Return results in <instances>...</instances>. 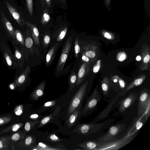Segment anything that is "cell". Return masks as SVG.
<instances>
[{
    "label": "cell",
    "mask_w": 150,
    "mask_h": 150,
    "mask_svg": "<svg viewBox=\"0 0 150 150\" xmlns=\"http://www.w3.org/2000/svg\"><path fill=\"white\" fill-rule=\"evenodd\" d=\"M115 120L111 118L101 122L83 124L78 125V129L82 134L88 135L95 134L104 129L110 125Z\"/></svg>",
    "instance_id": "cell-1"
},
{
    "label": "cell",
    "mask_w": 150,
    "mask_h": 150,
    "mask_svg": "<svg viewBox=\"0 0 150 150\" xmlns=\"http://www.w3.org/2000/svg\"><path fill=\"white\" fill-rule=\"evenodd\" d=\"M0 49L1 52L3 61L9 69H15L18 66L15 56L5 38L0 37Z\"/></svg>",
    "instance_id": "cell-2"
},
{
    "label": "cell",
    "mask_w": 150,
    "mask_h": 150,
    "mask_svg": "<svg viewBox=\"0 0 150 150\" xmlns=\"http://www.w3.org/2000/svg\"><path fill=\"white\" fill-rule=\"evenodd\" d=\"M134 135H125L121 139H114L103 142H99L100 144L97 150H116L125 146L134 138Z\"/></svg>",
    "instance_id": "cell-3"
},
{
    "label": "cell",
    "mask_w": 150,
    "mask_h": 150,
    "mask_svg": "<svg viewBox=\"0 0 150 150\" xmlns=\"http://www.w3.org/2000/svg\"><path fill=\"white\" fill-rule=\"evenodd\" d=\"M102 99L98 85H97L92 93L87 98L83 109L82 114L86 113L87 115H89L97 110V104Z\"/></svg>",
    "instance_id": "cell-4"
},
{
    "label": "cell",
    "mask_w": 150,
    "mask_h": 150,
    "mask_svg": "<svg viewBox=\"0 0 150 150\" xmlns=\"http://www.w3.org/2000/svg\"><path fill=\"white\" fill-rule=\"evenodd\" d=\"M88 81L83 83L72 97L68 109V116H69L76 110L81 107L85 96Z\"/></svg>",
    "instance_id": "cell-5"
},
{
    "label": "cell",
    "mask_w": 150,
    "mask_h": 150,
    "mask_svg": "<svg viewBox=\"0 0 150 150\" xmlns=\"http://www.w3.org/2000/svg\"><path fill=\"white\" fill-rule=\"evenodd\" d=\"M125 124H117L112 125L105 134L96 140L99 142H103L116 139V137L122 133L125 129Z\"/></svg>",
    "instance_id": "cell-6"
},
{
    "label": "cell",
    "mask_w": 150,
    "mask_h": 150,
    "mask_svg": "<svg viewBox=\"0 0 150 150\" xmlns=\"http://www.w3.org/2000/svg\"><path fill=\"white\" fill-rule=\"evenodd\" d=\"M72 44V38H69L64 44L60 57L57 63L56 71L61 72L65 65Z\"/></svg>",
    "instance_id": "cell-7"
},
{
    "label": "cell",
    "mask_w": 150,
    "mask_h": 150,
    "mask_svg": "<svg viewBox=\"0 0 150 150\" xmlns=\"http://www.w3.org/2000/svg\"><path fill=\"white\" fill-rule=\"evenodd\" d=\"M137 115L138 117L144 113L148 103L150 102V91L146 88L142 89L138 95Z\"/></svg>",
    "instance_id": "cell-8"
},
{
    "label": "cell",
    "mask_w": 150,
    "mask_h": 150,
    "mask_svg": "<svg viewBox=\"0 0 150 150\" xmlns=\"http://www.w3.org/2000/svg\"><path fill=\"white\" fill-rule=\"evenodd\" d=\"M138 95L137 93H130L119 102V107L117 114L121 113L131 107L138 99Z\"/></svg>",
    "instance_id": "cell-9"
},
{
    "label": "cell",
    "mask_w": 150,
    "mask_h": 150,
    "mask_svg": "<svg viewBox=\"0 0 150 150\" xmlns=\"http://www.w3.org/2000/svg\"><path fill=\"white\" fill-rule=\"evenodd\" d=\"M141 59L139 65V69L141 71L149 70L150 54L149 49L148 45L145 46L142 48L141 53Z\"/></svg>",
    "instance_id": "cell-10"
},
{
    "label": "cell",
    "mask_w": 150,
    "mask_h": 150,
    "mask_svg": "<svg viewBox=\"0 0 150 150\" xmlns=\"http://www.w3.org/2000/svg\"><path fill=\"white\" fill-rule=\"evenodd\" d=\"M14 52V55L18 66L21 68L23 65L24 59L25 58L24 53V48L11 41Z\"/></svg>",
    "instance_id": "cell-11"
},
{
    "label": "cell",
    "mask_w": 150,
    "mask_h": 150,
    "mask_svg": "<svg viewBox=\"0 0 150 150\" xmlns=\"http://www.w3.org/2000/svg\"><path fill=\"white\" fill-rule=\"evenodd\" d=\"M11 14L18 24L21 27L25 24V21L22 14L16 8L8 2H5Z\"/></svg>",
    "instance_id": "cell-12"
},
{
    "label": "cell",
    "mask_w": 150,
    "mask_h": 150,
    "mask_svg": "<svg viewBox=\"0 0 150 150\" xmlns=\"http://www.w3.org/2000/svg\"><path fill=\"white\" fill-rule=\"evenodd\" d=\"M1 21L6 30L7 36L11 40V41L15 42V29L8 19L4 13H1Z\"/></svg>",
    "instance_id": "cell-13"
},
{
    "label": "cell",
    "mask_w": 150,
    "mask_h": 150,
    "mask_svg": "<svg viewBox=\"0 0 150 150\" xmlns=\"http://www.w3.org/2000/svg\"><path fill=\"white\" fill-rule=\"evenodd\" d=\"M90 62H84L81 65L79 70L75 85L81 84L86 78L89 71Z\"/></svg>",
    "instance_id": "cell-14"
},
{
    "label": "cell",
    "mask_w": 150,
    "mask_h": 150,
    "mask_svg": "<svg viewBox=\"0 0 150 150\" xmlns=\"http://www.w3.org/2000/svg\"><path fill=\"white\" fill-rule=\"evenodd\" d=\"M146 75L144 74L139 76L134 79L127 87L119 92L117 96H122L125 95L127 92L134 87L141 85L146 78Z\"/></svg>",
    "instance_id": "cell-15"
},
{
    "label": "cell",
    "mask_w": 150,
    "mask_h": 150,
    "mask_svg": "<svg viewBox=\"0 0 150 150\" xmlns=\"http://www.w3.org/2000/svg\"><path fill=\"white\" fill-rule=\"evenodd\" d=\"M133 120L132 126L130 127L128 133L126 135H133L134 134L139 130L146 122L144 117L142 115L140 117L138 116Z\"/></svg>",
    "instance_id": "cell-16"
},
{
    "label": "cell",
    "mask_w": 150,
    "mask_h": 150,
    "mask_svg": "<svg viewBox=\"0 0 150 150\" xmlns=\"http://www.w3.org/2000/svg\"><path fill=\"white\" fill-rule=\"evenodd\" d=\"M117 99V97H116L110 103L103 111L100 112L92 121V123H96L105 119L108 117L109 114L112 109L114 104Z\"/></svg>",
    "instance_id": "cell-17"
},
{
    "label": "cell",
    "mask_w": 150,
    "mask_h": 150,
    "mask_svg": "<svg viewBox=\"0 0 150 150\" xmlns=\"http://www.w3.org/2000/svg\"><path fill=\"white\" fill-rule=\"evenodd\" d=\"M97 48L96 46L89 44L84 48L82 54L90 58L91 59V62H93L97 58Z\"/></svg>",
    "instance_id": "cell-18"
},
{
    "label": "cell",
    "mask_w": 150,
    "mask_h": 150,
    "mask_svg": "<svg viewBox=\"0 0 150 150\" xmlns=\"http://www.w3.org/2000/svg\"><path fill=\"white\" fill-rule=\"evenodd\" d=\"M25 25L31 32L32 37L35 45L39 46L40 40L39 31L36 25L28 21H25Z\"/></svg>",
    "instance_id": "cell-19"
},
{
    "label": "cell",
    "mask_w": 150,
    "mask_h": 150,
    "mask_svg": "<svg viewBox=\"0 0 150 150\" xmlns=\"http://www.w3.org/2000/svg\"><path fill=\"white\" fill-rule=\"evenodd\" d=\"M99 144V142L97 140H87L77 144L78 146L88 150H97Z\"/></svg>",
    "instance_id": "cell-20"
},
{
    "label": "cell",
    "mask_w": 150,
    "mask_h": 150,
    "mask_svg": "<svg viewBox=\"0 0 150 150\" xmlns=\"http://www.w3.org/2000/svg\"><path fill=\"white\" fill-rule=\"evenodd\" d=\"M46 82L44 81L41 82L36 87L35 90L31 93V96L32 98L34 100H37L43 96Z\"/></svg>",
    "instance_id": "cell-21"
},
{
    "label": "cell",
    "mask_w": 150,
    "mask_h": 150,
    "mask_svg": "<svg viewBox=\"0 0 150 150\" xmlns=\"http://www.w3.org/2000/svg\"><path fill=\"white\" fill-rule=\"evenodd\" d=\"M30 71V67L27 65L25 70L15 80L14 82L17 86L23 84L27 79Z\"/></svg>",
    "instance_id": "cell-22"
},
{
    "label": "cell",
    "mask_w": 150,
    "mask_h": 150,
    "mask_svg": "<svg viewBox=\"0 0 150 150\" xmlns=\"http://www.w3.org/2000/svg\"><path fill=\"white\" fill-rule=\"evenodd\" d=\"M81 108L80 107L77 108L69 116L66 122L67 127H71L75 124L78 117L81 114Z\"/></svg>",
    "instance_id": "cell-23"
},
{
    "label": "cell",
    "mask_w": 150,
    "mask_h": 150,
    "mask_svg": "<svg viewBox=\"0 0 150 150\" xmlns=\"http://www.w3.org/2000/svg\"><path fill=\"white\" fill-rule=\"evenodd\" d=\"M59 44L57 42L53 45L47 53L46 57V64L49 66L52 62Z\"/></svg>",
    "instance_id": "cell-24"
},
{
    "label": "cell",
    "mask_w": 150,
    "mask_h": 150,
    "mask_svg": "<svg viewBox=\"0 0 150 150\" xmlns=\"http://www.w3.org/2000/svg\"><path fill=\"white\" fill-rule=\"evenodd\" d=\"M15 41L12 42L20 45L22 47H25V37L23 33L19 30L16 29L15 30Z\"/></svg>",
    "instance_id": "cell-25"
},
{
    "label": "cell",
    "mask_w": 150,
    "mask_h": 150,
    "mask_svg": "<svg viewBox=\"0 0 150 150\" xmlns=\"http://www.w3.org/2000/svg\"><path fill=\"white\" fill-rule=\"evenodd\" d=\"M110 87L109 82L107 76L104 77L101 82V89L102 93L104 96H106L108 93Z\"/></svg>",
    "instance_id": "cell-26"
},
{
    "label": "cell",
    "mask_w": 150,
    "mask_h": 150,
    "mask_svg": "<svg viewBox=\"0 0 150 150\" xmlns=\"http://www.w3.org/2000/svg\"><path fill=\"white\" fill-rule=\"evenodd\" d=\"M25 36V47L29 50L30 52L32 53L33 42L30 36L29 29H27L26 30Z\"/></svg>",
    "instance_id": "cell-27"
},
{
    "label": "cell",
    "mask_w": 150,
    "mask_h": 150,
    "mask_svg": "<svg viewBox=\"0 0 150 150\" xmlns=\"http://www.w3.org/2000/svg\"><path fill=\"white\" fill-rule=\"evenodd\" d=\"M77 76L75 72H72L69 76V84L70 90L75 87V84L77 80Z\"/></svg>",
    "instance_id": "cell-28"
},
{
    "label": "cell",
    "mask_w": 150,
    "mask_h": 150,
    "mask_svg": "<svg viewBox=\"0 0 150 150\" xmlns=\"http://www.w3.org/2000/svg\"><path fill=\"white\" fill-rule=\"evenodd\" d=\"M67 30V28L66 27H64L61 29L59 32L56 38L57 41H61L65 37Z\"/></svg>",
    "instance_id": "cell-29"
},
{
    "label": "cell",
    "mask_w": 150,
    "mask_h": 150,
    "mask_svg": "<svg viewBox=\"0 0 150 150\" xmlns=\"http://www.w3.org/2000/svg\"><path fill=\"white\" fill-rule=\"evenodd\" d=\"M53 117V115H51L43 118L40 122L38 127H40L47 124L50 122Z\"/></svg>",
    "instance_id": "cell-30"
},
{
    "label": "cell",
    "mask_w": 150,
    "mask_h": 150,
    "mask_svg": "<svg viewBox=\"0 0 150 150\" xmlns=\"http://www.w3.org/2000/svg\"><path fill=\"white\" fill-rule=\"evenodd\" d=\"M50 17L47 9H45L42 18L41 23L43 25H44L47 23L50 20Z\"/></svg>",
    "instance_id": "cell-31"
},
{
    "label": "cell",
    "mask_w": 150,
    "mask_h": 150,
    "mask_svg": "<svg viewBox=\"0 0 150 150\" xmlns=\"http://www.w3.org/2000/svg\"><path fill=\"white\" fill-rule=\"evenodd\" d=\"M39 122L38 120L34 122H27L25 126V129L27 131H29L31 129L34 127L35 125Z\"/></svg>",
    "instance_id": "cell-32"
},
{
    "label": "cell",
    "mask_w": 150,
    "mask_h": 150,
    "mask_svg": "<svg viewBox=\"0 0 150 150\" xmlns=\"http://www.w3.org/2000/svg\"><path fill=\"white\" fill-rule=\"evenodd\" d=\"M150 102L147 104L146 108L142 115L143 116L147 121L150 116Z\"/></svg>",
    "instance_id": "cell-33"
},
{
    "label": "cell",
    "mask_w": 150,
    "mask_h": 150,
    "mask_svg": "<svg viewBox=\"0 0 150 150\" xmlns=\"http://www.w3.org/2000/svg\"><path fill=\"white\" fill-rule=\"evenodd\" d=\"M27 7L30 16L33 14V0H25Z\"/></svg>",
    "instance_id": "cell-34"
},
{
    "label": "cell",
    "mask_w": 150,
    "mask_h": 150,
    "mask_svg": "<svg viewBox=\"0 0 150 150\" xmlns=\"http://www.w3.org/2000/svg\"><path fill=\"white\" fill-rule=\"evenodd\" d=\"M80 51L78 40V38H76L74 43V52L76 57H77L78 54Z\"/></svg>",
    "instance_id": "cell-35"
},
{
    "label": "cell",
    "mask_w": 150,
    "mask_h": 150,
    "mask_svg": "<svg viewBox=\"0 0 150 150\" xmlns=\"http://www.w3.org/2000/svg\"><path fill=\"white\" fill-rule=\"evenodd\" d=\"M36 150L52 149L48 145L42 143H39L36 146Z\"/></svg>",
    "instance_id": "cell-36"
},
{
    "label": "cell",
    "mask_w": 150,
    "mask_h": 150,
    "mask_svg": "<svg viewBox=\"0 0 150 150\" xmlns=\"http://www.w3.org/2000/svg\"><path fill=\"white\" fill-rule=\"evenodd\" d=\"M102 34L104 37L107 39L112 40L114 38V35L109 32L103 31L102 32Z\"/></svg>",
    "instance_id": "cell-37"
},
{
    "label": "cell",
    "mask_w": 150,
    "mask_h": 150,
    "mask_svg": "<svg viewBox=\"0 0 150 150\" xmlns=\"http://www.w3.org/2000/svg\"><path fill=\"white\" fill-rule=\"evenodd\" d=\"M101 60L100 59L97 61L93 68V71L94 73H96L99 71L101 67Z\"/></svg>",
    "instance_id": "cell-38"
},
{
    "label": "cell",
    "mask_w": 150,
    "mask_h": 150,
    "mask_svg": "<svg viewBox=\"0 0 150 150\" xmlns=\"http://www.w3.org/2000/svg\"><path fill=\"white\" fill-rule=\"evenodd\" d=\"M48 139L53 142H58L61 141L62 140L58 138L54 134H52L48 137Z\"/></svg>",
    "instance_id": "cell-39"
},
{
    "label": "cell",
    "mask_w": 150,
    "mask_h": 150,
    "mask_svg": "<svg viewBox=\"0 0 150 150\" xmlns=\"http://www.w3.org/2000/svg\"><path fill=\"white\" fill-rule=\"evenodd\" d=\"M50 40V36L48 35H45L43 40V45L44 48H46L49 44Z\"/></svg>",
    "instance_id": "cell-40"
},
{
    "label": "cell",
    "mask_w": 150,
    "mask_h": 150,
    "mask_svg": "<svg viewBox=\"0 0 150 150\" xmlns=\"http://www.w3.org/2000/svg\"><path fill=\"white\" fill-rule=\"evenodd\" d=\"M11 118L9 117H0V125L5 124L11 120Z\"/></svg>",
    "instance_id": "cell-41"
},
{
    "label": "cell",
    "mask_w": 150,
    "mask_h": 150,
    "mask_svg": "<svg viewBox=\"0 0 150 150\" xmlns=\"http://www.w3.org/2000/svg\"><path fill=\"white\" fill-rule=\"evenodd\" d=\"M127 56L125 52H121L119 53L117 56V59L120 61H122L126 58Z\"/></svg>",
    "instance_id": "cell-42"
},
{
    "label": "cell",
    "mask_w": 150,
    "mask_h": 150,
    "mask_svg": "<svg viewBox=\"0 0 150 150\" xmlns=\"http://www.w3.org/2000/svg\"><path fill=\"white\" fill-rule=\"evenodd\" d=\"M34 139L30 136L28 137L25 139V143L26 145H29L34 142Z\"/></svg>",
    "instance_id": "cell-43"
},
{
    "label": "cell",
    "mask_w": 150,
    "mask_h": 150,
    "mask_svg": "<svg viewBox=\"0 0 150 150\" xmlns=\"http://www.w3.org/2000/svg\"><path fill=\"white\" fill-rule=\"evenodd\" d=\"M118 82L121 89H123L125 88L126 84L125 82L122 79L119 77L118 78Z\"/></svg>",
    "instance_id": "cell-44"
},
{
    "label": "cell",
    "mask_w": 150,
    "mask_h": 150,
    "mask_svg": "<svg viewBox=\"0 0 150 150\" xmlns=\"http://www.w3.org/2000/svg\"><path fill=\"white\" fill-rule=\"evenodd\" d=\"M23 106L20 105L18 106L15 109V112L17 115H20L22 113Z\"/></svg>",
    "instance_id": "cell-45"
},
{
    "label": "cell",
    "mask_w": 150,
    "mask_h": 150,
    "mask_svg": "<svg viewBox=\"0 0 150 150\" xmlns=\"http://www.w3.org/2000/svg\"><path fill=\"white\" fill-rule=\"evenodd\" d=\"M56 104L55 100H52L45 103L43 105L45 107H50L54 106Z\"/></svg>",
    "instance_id": "cell-46"
},
{
    "label": "cell",
    "mask_w": 150,
    "mask_h": 150,
    "mask_svg": "<svg viewBox=\"0 0 150 150\" xmlns=\"http://www.w3.org/2000/svg\"><path fill=\"white\" fill-rule=\"evenodd\" d=\"M23 125V124L20 123L16 124L14 125L12 128V130L13 131L15 132Z\"/></svg>",
    "instance_id": "cell-47"
},
{
    "label": "cell",
    "mask_w": 150,
    "mask_h": 150,
    "mask_svg": "<svg viewBox=\"0 0 150 150\" xmlns=\"http://www.w3.org/2000/svg\"><path fill=\"white\" fill-rule=\"evenodd\" d=\"M20 137L19 134L16 133L13 135L12 137V139L14 141H17L19 139Z\"/></svg>",
    "instance_id": "cell-48"
},
{
    "label": "cell",
    "mask_w": 150,
    "mask_h": 150,
    "mask_svg": "<svg viewBox=\"0 0 150 150\" xmlns=\"http://www.w3.org/2000/svg\"><path fill=\"white\" fill-rule=\"evenodd\" d=\"M81 59L84 62H89L90 61V59L84 54H82Z\"/></svg>",
    "instance_id": "cell-49"
},
{
    "label": "cell",
    "mask_w": 150,
    "mask_h": 150,
    "mask_svg": "<svg viewBox=\"0 0 150 150\" xmlns=\"http://www.w3.org/2000/svg\"><path fill=\"white\" fill-rule=\"evenodd\" d=\"M39 116L37 114H33L31 115L30 117L33 120H36L38 118Z\"/></svg>",
    "instance_id": "cell-50"
},
{
    "label": "cell",
    "mask_w": 150,
    "mask_h": 150,
    "mask_svg": "<svg viewBox=\"0 0 150 150\" xmlns=\"http://www.w3.org/2000/svg\"><path fill=\"white\" fill-rule=\"evenodd\" d=\"M47 6L50 8L51 6V0H45Z\"/></svg>",
    "instance_id": "cell-51"
},
{
    "label": "cell",
    "mask_w": 150,
    "mask_h": 150,
    "mask_svg": "<svg viewBox=\"0 0 150 150\" xmlns=\"http://www.w3.org/2000/svg\"><path fill=\"white\" fill-rule=\"evenodd\" d=\"M141 59V56L140 55H138L137 56L136 59L137 61H140Z\"/></svg>",
    "instance_id": "cell-52"
},
{
    "label": "cell",
    "mask_w": 150,
    "mask_h": 150,
    "mask_svg": "<svg viewBox=\"0 0 150 150\" xmlns=\"http://www.w3.org/2000/svg\"><path fill=\"white\" fill-rule=\"evenodd\" d=\"M3 144L2 142L0 140V149L3 148Z\"/></svg>",
    "instance_id": "cell-53"
},
{
    "label": "cell",
    "mask_w": 150,
    "mask_h": 150,
    "mask_svg": "<svg viewBox=\"0 0 150 150\" xmlns=\"http://www.w3.org/2000/svg\"><path fill=\"white\" fill-rule=\"evenodd\" d=\"M62 2H65L66 1V0H60Z\"/></svg>",
    "instance_id": "cell-54"
}]
</instances>
